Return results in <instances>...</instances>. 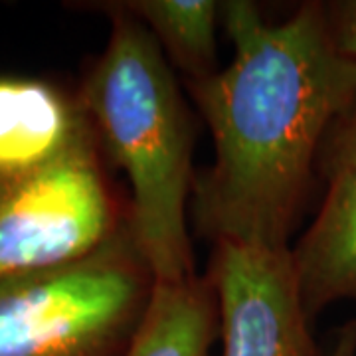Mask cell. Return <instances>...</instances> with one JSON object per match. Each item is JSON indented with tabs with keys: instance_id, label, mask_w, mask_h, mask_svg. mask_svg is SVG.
<instances>
[{
	"instance_id": "1",
	"label": "cell",
	"mask_w": 356,
	"mask_h": 356,
	"mask_svg": "<svg viewBox=\"0 0 356 356\" xmlns=\"http://www.w3.org/2000/svg\"><path fill=\"white\" fill-rule=\"evenodd\" d=\"M228 67L184 81L214 139L194 178L196 232L212 242L289 248L337 123L356 103V62L337 50L327 4L267 22L248 0L220 2Z\"/></svg>"
},
{
	"instance_id": "2",
	"label": "cell",
	"mask_w": 356,
	"mask_h": 356,
	"mask_svg": "<svg viewBox=\"0 0 356 356\" xmlns=\"http://www.w3.org/2000/svg\"><path fill=\"white\" fill-rule=\"evenodd\" d=\"M111 34L77 99L103 156L131 184L129 222L154 281L194 277L188 234L192 123L165 51L149 28L119 2L102 4Z\"/></svg>"
},
{
	"instance_id": "3",
	"label": "cell",
	"mask_w": 356,
	"mask_h": 356,
	"mask_svg": "<svg viewBox=\"0 0 356 356\" xmlns=\"http://www.w3.org/2000/svg\"><path fill=\"white\" fill-rule=\"evenodd\" d=\"M153 287L127 220L77 261L0 280V356H125Z\"/></svg>"
},
{
	"instance_id": "4",
	"label": "cell",
	"mask_w": 356,
	"mask_h": 356,
	"mask_svg": "<svg viewBox=\"0 0 356 356\" xmlns=\"http://www.w3.org/2000/svg\"><path fill=\"white\" fill-rule=\"evenodd\" d=\"M93 127L62 156L0 177V280L93 254L129 220L109 182Z\"/></svg>"
},
{
	"instance_id": "5",
	"label": "cell",
	"mask_w": 356,
	"mask_h": 356,
	"mask_svg": "<svg viewBox=\"0 0 356 356\" xmlns=\"http://www.w3.org/2000/svg\"><path fill=\"white\" fill-rule=\"evenodd\" d=\"M208 277L220 305L222 356H323L291 248L218 242Z\"/></svg>"
},
{
	"instance_id": "6",
	"label": "cell",
	"mask_w": 356,
	"mask_h": 356,
	"mask_svg": "<svg viewBox=\"0 0 356 356\" xmlns=\"http://www.w3.org/2000/svg\"><path fill=\"white\" fill-rule=\"evenodd\" d=\"M318 166L327 180L325 198L291 248L311 321L334 301H356V103L331 131Z\"/></svg>"
},
{
	"instance_id": "7",
	"label": "cell",
	"mask_w": 356,
	"mask_h": 356,
	"mask_svg": "<svg viewBox=\"0 0 356 356\" xmlns=\"http://www.w3.org/2000/svg\"><path fill=\"white\" fill-rule=\"evenodd\" d=\"M91 129L79 99L34 77H0V177L56 161Z\"/></svg>"
},
{
	"instance_id": "8",
	"label": "cell",
	"mask_w": 356,
	"mask_h": 356,
	"mask_svg": "<svg viewBox=\"0 0 356 356\" xmlns=\"http://www.w3.org/2000/svg\"><path fill=\"white\" fill-rule=\"evenodd\" d=\"M220 305L210 277L154 281L151 301L125 356H212Z\"/></svg>"
},
{
	"instance_id": "9",
	"label": "cell",
	"mask_w": 356,
	"mask_h": 356,
	"mask_svg": "<svg viewBox=\"0 0 356 356\" xmlns=\"http://www.w3.org/2000/svg\"><path fill=\"white\" fill-rule=\"evenodd\" d=\"M119 4L149 28L166 60L178 67L184 81H200L216 74L220 2L131 0Z\"/></svg>"
},
{
	"instance_id": "10",
	"label": "cell",
	"mask_w": 356,
	"mask_h": 356,
	"mask_svg": "<svg viewBox=\"0 0 356 356\" xmlns=\"http://www.w3.org/2000/svg\"><path fill=\"white\" fill-rule=\"evenodd\" d=\"M327 16L337 50L356 62V0L329 4Z\"/></svg>"
}]
</instances>
